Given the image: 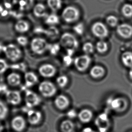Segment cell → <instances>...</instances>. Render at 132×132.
<instances>
[{
    "label": "cell",
    "mask_w": 132,
    "mask_h": 132,
    "mask_svg": "<svg viewBox=\"0 0 132 132\" xmlns=\"http://www.w3.org/2000/svg\"><path fill=\"white\" fill-rule=\"evenodd\" d=\"M3 52L7 59L14 62L19 61L23 55L21 49L13 43H9L4 46Z\"/></svg>",
    "instance_id": "1"
},
{
    "label": "cell",
    "mask_w": 132,
    "mask_h": 132,
    "mask_svg": "<svg viewBox=\"0 0 132 132\" xmlns=\"http://www.w3.org/2000/svg\"><path fill=\"white\" fill-rule=\"evenodd\" d=\"M49 44L46 40L41 37H35L31 40L30 47L34 53L42 55L48 50Z\"/></svg>",
    "instance_id": "2"
},
{
    "label": "cell",
    "mask_w": 132,
    "mask_h": 132,
    "mask_svg": "<svg viewBox=\"0 0 132 132\" xmlns=\"http://www.w3.org/2000/svg\"><path fill=\"white\" fill-rule=\"evenodd\" d=\"M60 44L66 49L75 50L78 48L79 42L75 35L70 32H64L60 38Z\"/></svg>",
    "instance_id": "3"
},
{
    "label": "cell",
    "mask_w": 132,
    "mask_h": 132,
    "mask_svg": "<svg viewBox=\"0 0 132 132\" xmlns=\"http://www.w3.org/2000/svg\"><path fill=\"white\" fill-rule=\"evenodd\" d=\"M80 16L79 9L73 6H68L63 10L61 17L67 23H71L77 21Z\"/></svg>",
    "instance_id": "4"
},
{
    "label": "cell",
    "mask_w": 132,
    "mask_h": 132,
    "mask_svg": "<svg viewBox=\"0 0 132 132\" xmlns=\"http://www.w3.org/2000/svg\"><path fill=\"white\" fill-rule=\"evenodd\" d=\"M38 89L42 96L46 98L52 97L57 92V88L55 85L50 81L41 82L39 84Z\"/></svg>",
    "instance_id": "5"
},
{
    "label": "cell",
    "mask_w": 132,
    "mask_h": 132,
    "mask_svg": "<svg viewBox=\"0 0 132 132\" xmlns=\"http://www.w3.org/2000/svg\"><path fill=\"white\" fill-rule=\"evenodd\" d=\"M92 62L90 55L84 54L79 55L73 59V64L76 69L79 72L85 71L89 68Z\"/></svg>",
    "instance_id": "6"
},
{
    "label": "cell",
    "mask_w": 132,
    "mask_h": 132,
    "mask_svg": "<svg viewBox=\"0 0 132 132\" xmlns=\"http://www.w3.org/2000/svg\"><path fill=\"white\" fill-rule=\"evenodd\" d=\"M91 30L92 34L95 37L101 40L106 38L109 34V30L107 26L101 22H96L93 23Z\"/></svg>",
    "instance_id": "7"
},
{
    "label": "cell",
    "mask_w": 132,
    "mask_h": 132,
    "mask_svg": "<svg viewBox=\"0 0 132 132\" xmlns=\"http://www.w3.org/2000/svg\"><path fill=\"white\" fill-rule=\"evenodd\" d=\"M25 102L27 107L32 108L39 105L41 99L35 92L28 90L25 92Z\"/></svg>",
    "instance_id": "8"
},
{
    "label": "cell",
    "mask_w": 132,
    "mask_h": 132,
    "mask_svg": "<svg viewBox=\"0 0 132 132\" xmlns=\"http://www.w3.org/2000/svg\"><path fill=\"white\" fill-rule=\"evenodd\" d=\"M38 71L42 77L45 78H51L55 75L57 70L53 64L46 63L41 65Z\"/></svg>",
    "instance_id": "9"
},
{
    "label": "cell",
    "mask_w": 132,
    "mask_h": 132,
    "mask_svg": "<svg viewBox=\"0 0 132 132\" xmlns=\"http://www.w3.org/2000/svg\"><path fill=\"white\" fill-rule=\"evenodd\" d=\"M5 98L10 104L18 105L21 102V94L19 91L17 90H9L5 93Z\"/></svg>",
    "instance_id": "10"
},
{
    "label": "cell",
    "mask_w": 132,
    "mask_h": 132,
    "mask_svg": "<svg viewBox=\"0 0 132 132\" xmlns=\"http://www.w3.org/2000/svg\"><path fill=\"white\" fill-rule=\"evenodd\" d=\"M95 125L100 132H106L110 126V121L107 115L101 114L95 120Z\"/></svg>",
    "instance_id": "11"
},
{
    "label": "cell",
    "mask_w": 132,
    "mask_h": 132,
    "mask_svg": "<svg viewBox=\"0 0 132 132\" xmlns=\"http://www.w3.org/2000/svg\"><path fill=\"white\" fill-rule=\"evenodd\" d=\"M108 103L113 110L120 112L125 111L127 106L126 101L122 98L110 99L108 100Z\"/></svg>",
    "instance_id": "12"
},
{
    "label": "cell",
    "mask_w": 132,
    "mask_h": 132,
    "mask_svg": "<svg viewBox=\"0 0 132 132\" xmlns=\"http://www.w3.org/2000/svg\"><path fill=\"white\" fill-rule=\"evenodd\" d=\"M11 127L14 131L21 132L25 129L26 122L23 117L20 116H15L13 118L11 122Z\"/></svg>",
    "instance_id": "13"
},
{
    "label": "cell",
    "mask_w": 132,
    "mask_h": 132,
    "mask_svg": "<svg viewBox=\"0 0 132 132\" xmlns=\"http://www.w3.org/2000/svg\"><path fill=\"white\" fill-rule=\"evenodd\" d=\"M70 104L69 99L64 95H59L56 96L54 100V104L55 106L61 110L67 108L70 105Z\"/></svg>",
    "instance_id": "14"
},
{
    "label": "cell",
    "mask_w": 132,
    "mask_h": 132,
    "mask_svg": "<svg viewBox=\"0 0 132 132\" xmlns=\"http://www.w3.org/2000/svg\"><path fill=\"white\" fill-rule=\"evenodd\" d=\"M117 32L122 38H129L132 36V26L127 23H122L117 26Z\"/></svg>",
    "instance_id": "15"
},
{
    "label": "cell",
    "mask_w": 132,
    "mask_h": 132,
    "mask_svg": "<svg viewBox=\"0 0 132 132\" xmlns=\"http://www.w3.org/2000/svg\"><path fill=\"white\" fill-rule=\"evenodd\" d=\"M42 113L39 111L30 110L27 113V118L29 123L32 125H37L41 120Z\"/></svg>",
    "instance_id": "16"
},
{
    "label": "cell",
    "mask_w": 132,
    "mask_h": 132,
    "mask_svg": "<svg viewBox=\"0 0 132 132\" xmlns=\"http://www.w3.org/2000/svg\"><path fill=\"white\" fill-rule=\"evenodd\" d=\"M25 85L28 87H31L38 83V78L34 72H27L24 75Z\"/></svg>",
    "instance_id": "17"
},
{
    "label": "cell",
    "mask_w": 132,
    "mask_h": 132,
    "mask_svg": "<svg viewBox=\"0 0 132 132\" xmlns=\"http://www.w3.org/2000/svg\"><path fill=\"white\" fill-rule=\"evenodd\" d=\"M105 69L100 65L93 66L89 71V75L92 78L98 79L101 78L105 74Z\"/></svg>",
    "instance_id": "18"
},
{
    "label": "cell",
    "mask_w": 132,
    "mask_h": 132,
    "mask_svg": "<svg viewBox=\"0 0 132 132\" xmlns=\"http://www.w3.org/2000/svg\"><path fill=\"white\" fill-rule=\"evenodd\" d=\"M14 29L17 32L24 34L28 32L30 29V24L24 20H19L14 24Z\"/></svg>",
    "instance_id": "19"
},
{
    "label": "cell",
    "mask_w": 132,
    "mask_h": 132,
    "mask_svg": "<svg viewBox=\"0 0 132 132\" xmlns=\"http://www.w3.org/2000/svg\"><path fill=\"white\" fill-rule=\"evenodd\" d=\"M6 79L8 84L12 87L19 86L21 82V76L15 72H12L9 74Z\"/></svg>",
    "instance_id": "20"
},
{
    "label": "cell",
    "mask_w": 132,
    "mask_h": 132,
    "mask_svg": "<svg viewBox=\"0 0 132 132\" xmlns=\"http://www.w3.org/2000/svg\"><path fill=\"white\" fill-rule=\"evenodd\" d=\"M78 117L82 123H88L92 119L93 113L89 109H82L78 114Z\"/></svg>",
    "instance_id": "21"
},
{
    "label": "cell",
    "mask_w": 132,
    "mask_h": 132,
    "mask_svg": "<svg viewBox=\"0 0 132 132\" xmlns=\"http://www.w3.org/2000/svg\"><path fill=\"white\" fill-rule=\"evenodd\" d=\"M33 13L37 18H43L47 16L46 7L42 3H38L34 6Z\"/></svg>",
    "instance_id": "22"
},
{
    "label": "cell",
    "mask_w": 132,
    "mask_h": 132,
    "mask_svg": "<svg viewBox=\"0 0 132 132\" xmlns=\"http://www.w3.org/2000/svg\"><path fill=\"white\" fill-rule=\"evenodd\" d=\"M121 61L125 66L132 67V52L129 51L125 52L121 56Z\"/></svg>",
    "instance_id": "23"
},
{
    "label": "cell",
    "mask_w": 132,
    "mask_h": 132,
    "mask_svg": "<svg viewBox=\"0 0 132 132\" xmlns=\"http://www.w3.org/2000/svg\"><path fill=\"white\" fill-rule=\"evenodd\" d=\"M60 127L62 132H73L75 129V125L71 120H66L61 123Z\"/></svg>",
    "instance_id": "24"
},
{
    "label": "cell",
    "mask_w": 132,
    "mask_h": 132,
    "mask_svg": "<svg viewBox=\"0 0 132 132\" xmlns=\"http://www.w3.org/2000/svg\"><path fill=\"white\" fill-rule=\"evenodd\" d=\"M61 0H47L48 7L52 11L56 12L60 10L62 6Z\"/></svg>",
    "instance_id": "25"
},
{
    "label": "cell",
    "mask_w": 132,
    "mask_h": 132,
    "mask_svg": "<svg viewBox=\"0 0 132 132\" xmlns=\"http://www.w3.org/2000/svg\"><path fill=\"white\" fill-rule=\"evenodd\" d=\"M59 17L55 13L47 15L45 19V23L51 26L57 24L59 23Z\"/></svg>",
    "instance_id": "26"
},
{
    "label": "cell",
    "mask_w": 132,
    "mask_h": 132,
    "mask_svg": "<svg viewBox=\"0 0 132 132\" xmlns=\"http://www.w3.org/2000/svg\"><path fill=\"white\" fill-rule=\"evenodd\" d=\"M95 46L97 52L99 53H104L108 49V45L107 43L102 40H100L97 42Z\"/></svg>",
    "instance_id": "27"
},
{
    "label": "cell",
    "mask_w": 132,
    "mask_h": 132,
    "mask_svg": "<svg viewBox=\"0 0 132 132\" xmlns=\"http://www.w3.org/2000/svg\"><path fill=\"white\" fill-rule=\"evenodd\" d=\"M34 4V0H19V5L21 11H27L31 9Z\"/></svg>",
    "instance_id": "28"
},
{
    "label": "cell",
    "mask_w": 132,
    "mask_h": 132,
    "mask_svg": "<svg viewBox=\"0 0 132 132\" xmlns=\"http://www.w3.org/2000/svg\"><path fill=\"white\" fill-rule=\"evenodd\" d=\"M69 81V78L65 75H60L56 79V82L57 85L59 86L60 88H62L66 87L68 85Z\"/></svg>",
    "instance_id": "29"
},
{
    "label": "cell",
    "mask_w": 132,
    "mask_h": 132,
    "mask_svg": "<svg viewBox=\"0 0 132 132\" xmlns=\"http://www.w3.org/2000/svg\"><path fill=\"white\" fill-rule=\"evenodd\" d=\"M95 46L91 42H87L82 45V50L84 54L90 55L94 52Z\"/></svg>",
    "instance_id": "30"
},
{
    "label": "cell",
    "mask_w": 132,
    "mask_h": 132,
    "mask_svg": "<svg viewBox=\"0 0 132 132\" xmlns=\"http://www.w3.org/2000/svg\"><path fill=\"white\" fill-rule=\"evenodd\" d=\"M122 12L124 16L127 18L132 17V5L130 4H125L122 8Z\"/></svg>",
    "instance_id": "31"
},
{
    "label": "cell",
    "mask_w": 132,
    "mask_h": 132,
    "mask_svg": "<svg viewBox=\"0 0 132 132\" xmlns=\"http://www.w3.org/2000/svg\"><path fill=\"white\" fill-rule=\"evenodd\" d=\"M8 113V109L3 102L0 100V120L5 119Z\"/></svg>",
    "instance_id": "32"
},
{
    "label": "cell",
    "mask_w": 132,
    "mask_h": 132,
    "mask_svg": "<svg viewBox=\"0 0 132 132\" xmlns=\"http://www.w3.org/2000/svg\"><path fill=\"white\" fill-rule=\"evenodd\" d=\"M106 22L111 27H116L118 24V18L114 15H110L107 16L106 19Z\"/></svg>",
    "instance_id": "33"
},
{
    "label": "cell",
    "mask_w": 132,
    "mask_h": 132,
    "mask_svg": "<svg viewBox=\"0 0 132 132\" xmlns=\"http://www.w3.org/2000/svg\"><path fill=\"white\" fill-rule=\"evenodd\" d=\"M60 49V45L58 44L57 43H55L53 44H49L48 50L49 51L50 53L51 54L53 55H55L56 54L59 52Z\"/></svg>",
    "instance_id": "34"
},
{
    "label": "cell",
    "mask_w": 132,
    "mask_h": 132,
    "mask_svg": "<svg viewBox=\"0 0 132 132\" xmlns=\"http://www.w3.org/2000/svg\"><path fill=\"white\" fill-rule=\"evenodd\" d=\"M73 30L76 34L81 35L84 33V25L82 23H78L73 27Z\"/></svg>",
    "instance_id": "35"
},
{
    "label": "cell",
    "mask_w": 132,
    "mask_h": 132,
    "mask_svg": "<svg viewBox=\"0 0 132 132\" xmlns=\"http://www.w3.org/2000/svg\"><path fill=\"white\" fill-rule=\"evenodd\" d=\"M16 41L18 44L23 46H27L29 42L28 38L24 36H18L16 38Z\"/></svg>",
    "instance_id": "36"
},
{
    "label": "cell",
    "mask_w": 132,
    "mask_h": 132,
    "mask_svg": "<svg viewBox=\"0 0 132 132\" xmlns=\"http://www.w3.org/2000/svg\"><path fill=\"white\" fill-rule=\"evenodd\" d=\"M8 68V64L3 59L0 58V75L4 73Z\"/></svg>",
    "instance_id": "37"
},
{
    "label": "cell",
    "mask_w": 132,
    "mask_h": 132,
    "mask_svg": "<svg viewBox=\"0 0 132 132\" xmlns=\"http://www.w3.org/2000/svg\"><path fill=\"white\" fill-rule=\"evenodd\" d=\"M4 5L6 9H11L16 4L17 0H3Z\"/></svg>",
    "instance_id": "38"
},
{
    "label": "cell",
    "mask_w": 132,
    "mask_h": 132,
    "mask_svg": "<svg viewBox=\"0 0 132 132\" xmlns=\"http://www.w3.org/2000/svg\"><path fill=\"white\" fill-rule=\"evenodd\" d=\"M71 56L70 55H67L63 57V63L65 65L70 66L72 63L73 62V60Z\"/></svg>",
    "instance_id": "39"
},
{
    "label": "cell",
    "mask_w": 132,
    "mask_h": 132,
    "mask_svg": "<svg viewBox=\"0 0 132 132\" xmlns=\"http://www.w3.org/2000/svg\"><path fill=\"white\" fill-rule=\"evenodd\" d=\"M57 34H58V31L57 29L55 28L53 26L50 27L46 32V34L50 38L54 37L53 36H54V35L55 36V35H56Z\"/></svg>",
    "instance_id": "40"
},
{
    "label": "cell",
    "mask_w": 132,
    "mask_h": 132,
    "mask_svg": "<svg viewBox=\"0 0 132 132\" xmlns=\"http://www.w3.org/2000/svg\"><path fill=\"white\" fill-rule=\"evenodd\" d=\"M67 116L69 118L73 119V118L76 117L78 115H77L76 111L75 110H71L68 111L67 113Z\"/></svg>",
    "instance_id": "41"
},
{
    "label": "cell",
    "mask_w": 132,
    "mask_h": 132,
    "mask_svg": "<svg viewBox=\"0 0 132 132\" xmlns=\"http://www.w3.org/2000/svg\"><path fill=\"white\" fill-rule=\"evenodd\" d=\"M81 132H96L95 131L93 130V129H91L89 127H87L85 129H84Z\"/></svg>",
    "instance_id": "42"
},
{
    "label": "cell",
    "mask_w": 132,
    "mask_h": 132,
    "mask_svg": "<svg viewBox=\"0 0 132 132\" xmlns=\"http://www.w3.org/2000/svg\"><path fill=\"white\" fill-rule=\"evenodd\" d=\"M5 91L6 92L8 90H6V88L4 85H0V93L4 92V91Z\"/></svg>",
    "instance_id": "43"
},
{
    "label": "cell",
    "mask_w": 132,
    "mask_h": 132,
    "mask_svg": "<svg viewBox=\"0 0 132 132\" xmlns=\"http://www.w3.org/2000/svg\"><path fill=\"white\" fill-rule=\"evenodd\" d=\"M129 77L130 78V79H132V67L131 68L130 70H129Z\"/></svg>",
    "instance_id": "44"
},
{
    "label": "cell",
    "mask_w": 132,
    "mask_h": 132,
    "mask_svg": "<svg viewBox=\"0 0 132 132\" xmlns=\"http://www.w3.org/2000/svg\"><path fill=\"white\" fill-rule=\"evenodd\" d=\"M4 129V127L3 125H2V123H0V132H2Z\"/></svg>",
    "instance_id": "45"
},
{
    "label": "cell",
    "mask_w": 132,
    "mask_h": 132,
    "mask_svg": "<svg viewBox=\"0 0 132 132\" xmlns=\"http://www.w3.org/2000/svg\"><path fill=\"white\" fill-rule=\"evenodd\" d=\"M2 5V4L1 3V1H0V6Z\"/></svg>",
    "instance_id": "46"
},
{
    "label": "cell",
    "mask_w": 132,
    "mask_h": 132,
    "mask_svg": "<svg viewBox=\"0 0 132 132\" xmlns=\"http://www.w3.org/2000/svg\"><path fill=\"white\" fill-rule=\"evenodd\" d=\"M130 1H132V0H130Z\"/></svg>",
    "instance_id": "47"
}]
</instances>
